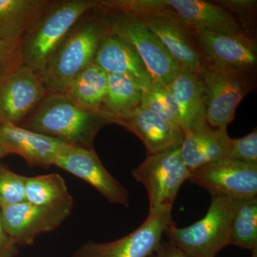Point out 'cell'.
Instances as JSON below:
<instances>
[{"label":"cell","mask_w":257,"mask_h":257,"mask_svg":"<svg viewBox=\"0 0 257 257\" xmlns=\"http://www.w3.org/2000/svg\"><path fill=\"white\" fill-rule=\"evenodd\" d=\"M109 33L107 14L98 8L79 19L40 73L49 92L62 93L71 81L94 63L102 39Z\"/></svg>","instance_id":"cell-1"},{"label":"cell","mask_w":257,"mask_h":257,"mask_svg":"<svg viewBox=\"0 0 257 257\" xmlns=\"http://www.w3.org/2000/svg\"><path fill=\"white\" fill-rule=\"evenodd\" d=\"M114 118L105 111L84 109L65 94L49 92L22 127L70 146L94 149L96 135Z\"/></svg>","instance_id":"cell-2"},{"label":"cell","mask_w":257,"mask_h":257,"mask_svg":"<svg viewBox=\"0 0 257 257\" xmlns=\"http://www.w3.org/2000/svg\"><path fill=\"white\" fill-rule=\"evenodd\" d=\"M97 5L94 0L50 1L24 35L20 45L23 64L40 73L74 24Z\"/></svg>","instance_id":"cell-3"},{"label":"cell","mask_w":257,"mask_h":257,"mask_svg":"<svg viewBox=\"0 0 257 257\" xmlns=\"http://www.w3.org/2000/svg\"><path fill=\"white\" fill-rule=\"evenodd\" d=\"M211 197L210 206L202 219L183 228L173 221L164 232L169 242L188 257H216L229 245L230 226L236 200Z\"/></svg>","instance_id":"cell-4"},{"label":"cell","mask_w":257,"mask_h":257,"mask_svg":"<svg viewBox=\"0 0 257 257\" xmlns=\"http://www.w3.org/2000/svg\"><path fill=\"white\" fill-rule=\"evenodd\" d=\"M197 74L204 89L207 124L226 128L239 103L254 89V73L204 62Z\"/></svg>","instance_id":"cell-5"},{"label":"cell","mask_w":257,"mask_h":257,"mask_svg":"<svg viewBox=\"0 0 257 257\" xmlns=\"http://www.w3.org/2000/svg\"><path fill=\"white\" fill-rule=\"evenodd\" d=\"M105 11L109 33L123 39L135 49L154 82L163 85L170 84L180 72V69L156 35L138 18Z\"/></svg>","instance_id":"cell-6"},{"label":"cell","mask_w":257,"mask_h":257,"mask_svg":"<svg viewBox=\"0 0 257 257\" xmlns=\"http://www.w3.org/2000/svg\"><path fill=\"white\" fill-rule=\"evenodd\" d=\"M190 171L184 165L180 147L147 155L133 170L135 180L145 186L150 210L158 207L173 208L182 184L189 180Z\"/></svg>","instance_id":"cell-7"},{"label":"cell","mask_w":257,"mask_h":257,"mask_svg":"<svg viewBox=\"0 0 257 257\" xmlns=\"http://www.w3.org/2000/svg\"><path fill=\"white\" fill-rule=\"evenodd\" d=\"M172 210L167 207L151 209L133 232L111 242L89 241L76 250L72 257H151L158 249L166 228L174 221Z\"/></svg>","instance_id":"cell-8"},{"label":"cell","mask_w":257,"mask_h":257,"mask_svg":"<svg viewBox=\"0 0 257 257\" xmlns=\"http://www.w3.org/2000/svg\"><path fill=\"white\" fill-rule=\"evenodd\" d=\"M189 180L207 189L211 197L235 200L257 197V165L221 159L193 170Z\"/></svg>","instance_id":"cell-9"},{"label":"cell","mask_w":257,"mask_h":257,"mask_svg":"<svg viewBox=\"0 0 257 257\" xmlns=\"http://www.w3.org/2000/svg\"><path fill=\"white\" fill-rule=\"evenodd\" d=\"M73 204L37 206L24 202L2 208L3 228L15 245H32L35 238L58 228L72 213Z\"/></svg>","instance_id":"cell-10"},{"label":"cell","mask_w":257,"mask_h":257,"mask_svg":"<svg viewBox=\"0 0 257 257\" xmlns=\"http://www.w3.org/2000/svg\"><path fill=\"white\" fill-rule=\"evenodd\" d=\"M54 165L87 182L111 204L128 207L127 189L108 172L94 149L66 145Z\"/></svg>","instance_id":"cell-11"},{"label":"cell","mask_w":257,"mask_h":257,"mask_svg":"<svg viewBox=\"0 0 257 257\" xmlns=\"http://www.w3.org/2000/svg\"><path fill=\"white\" fill-rule=\"evenodd\" d=\"M204 62L255 73L257 64L256 40L241 32L225 34L202 31L192 33Z\"/></svg>","instance_id":"cell-12"},{"label":"cell","mask_w":257,"mask_h":257,"mask_svg":"<svg viewBox=\"0 0 257 257\" xmlns=\"http://www.w3.org/2000/svg\"><path fill=\"white\" fill-rule=\"evenodd\" d=\"M48 93L38 74L21 64L0 83V121L20 126Z\"/></svg>","instance_id":"cell-13"},{"label":"cell","mask_w":257,"mask_h":257,"mask_svg":"<svg viewBox=\"0 0 257 257\" xmlns=\"http://www.w3.org/2000/svg\"><path fill=\"white\" fill-rule=\"evenodd\" d=\"M138 19L163 44L180 71L198 73L204 61L192 32L179 23L175 15H155Z\"/></svg>","instance_id":"cell-14"},{"label":"cell","mask_w":257,"mask_h":257,"mask_svg":"<svg viewBox=\"0 0 257 257\" xmlns=\"http://www.w3.org/2000/svg\"><path fill=\"white\" fill-rule=\"evenodd\" d=\"M66 144L42 134L0 121V147L10 155L22 157L30 167L47 168L54 162Z\"/></svg>","instance_id":"cell-15"},{"label":"cell","mask_w":257,"mask_h":257,"mask_svg":"<svg viewBox=\"0 0 257 257\" xmlns=\"http://www.w3.org/2000/svg\"><path fill=\"white\" fill-rule=\"evenodd\" d=\"M165 3L179 23L192 33L202 31L225 34L244 32L234 15L215 2L165 0Z\"/></svg>","instance_id":"cell-16"},{"label":"cell","mask_w":257,"mask_h":257,"mask_svg":"<svg viewBox=\"0 0 257 257\" xmlns=\"http://www.w3.org/2000/svg\"><path fill=\"white\" fill-rule=\"evenodd\" d=\"M114 124L136 135L145 145L147 155L180 147L184 140L183 132L179 126L141 106L115 119Z\"/></svg>","instance_id":"cell-17"},{"label":"cell","mask_w":257,"mask_h":257,"mask_svg":"<svg viewBox=\"0 0 257 257\" xmlns=\"http://www.w3.org/2000/svg\"><path fill=\"white\" fill-rule=\"evenodd\" d=\"M94 64L107 74L127 75L135 81L143 94L150 92L154 82L138 52L123 39L111 33L101 40Z\"/></svg>","instance_id":"cell-18"},{"label":"cell","mask_w":257,"mask_h":257,"mask_svg":"<svg viewBox=\"0 0 257 257\" xmlns=\"http://www.w3.org/2000/svg\"><path fill=\"white\" fill-rule=\"evenodd\" d=\"M230 140L226 128H215L206 124L184 135L180 146L184 165L191 172L206 164L227 158Z\"/></svg>","instance_id":"cell-19"},{"label":"cell","mask_w":257,"mask_h":257,"mask_svg":"<svg viewBox=\"0 0 257 257\" xmlns=\"http://www.w3.org/2000/svg\"><path fill=\"white\" fill-rule=\"evenodd\" d=\"M169 85L178 106L184 135L207 124L204 89L198 74L180 71Z\"/></svg>","instance_id":"cell-20"},{"label":"cell","mask_w":257,"mask_h":257,"mask_svg":"<svg viewBox=\"0 0 257 257\" xmlns=\"http://www.w3.org/2000/svg\"><path fill=\"white\" fill-rule=\"evenodd\" d=\"M50 0H0V40L20 49L25 32Z\"/></svg>","instance_id":"cell-21"},{"label":"cell","mask_w":257,"mask_h":257,"mask_svg":"<svg viewBox=\"0 0 257 257\" xmlns=\"http://www.w3.org/2000/svg\"><path fill=\"white\" fill-rule=\"evenodd\" d=\"M108 74L93 63L67 84L62 94L84 109L101 110L107 90Z\"/></svg>","instance_id":"cell-22"},{"label":"cell","mask_w":257,"mask_h":257,"mask_svg":"<svg viewBox=\"0 0 257 257\" xmlns=\"http://www.w3.org/2000/svg\"><path fill=\"white\" fill-rule=\"evenodd\" d=\"M143 92L138 83L125 74H108L107 90L102 109L115 119L141 106Z\"/></svg>","instance_id":"cell-23"},{"label":"cell","mask_w":257,"mask_h":257,"mask_svg":"<svg viewBox=\"0 0 257 257\" xmlns=\"http://www.w3.org/2000/svg\"><path fill=\"white\" fill-rule=\"evenodd\" d=\"M25 197L26 202L37 206L73 204L65 181L56 173L28 177Z\"/></svg>","instance_id":"cell-24"},{"label":"cell","mask_w":257,"mask_h":257,"mask_svg":"<svg viewBox=\"0 0 257 257\" xmlns=\"http://www.w3.org/2000/svg\"><path fill=\"white\" fill-rule=\"evenodd\" d=\"M257 248V197L236 200L230 226L229 245Z\"/></svg>","instance_id":"cell-25"},{"label":"cell","mask_w":257,"mask_h":257,"mask_svg":"<svg viewBox=\"0 0 257 257\" xmlns=\"http://www.w3.org/2000/svg\"><path fill=\"white\" fill-rule=\"evenodd\" d=\"M141 106L179 126L178 106L169 84L154 82L150 92L143 94Z\"/></svg>","instance_id":"cell-26"},{"label":"cell","mask_w":257,"mask_h":257,"mask_svg":"<svg viewBox=\"0 0 257 257\" xmlns=\"http://www.w3.org/2000/svg\"><path fill=\"white\" fill-rule=\"evenodd\" d=\"M27 178L0 165V209L26 202Z\"/></svg>","instance_id":"cell-27"},{"label":"cell","mask_w":257,"mask_h":257,"mask_svg":"<svg viewBox=\"0 0 257 257\" xmlns=\"http://www.w3.org/2000/svg\"><path fill=\"white\" fill-rule=\"evenodd\" d=\"M227 158L257 165L256 128L243 138H231Z\"/></svg>","instance_id":"cell-28"},{"label":"cell","mask_w":257,"mask_h":257,"mask_svg":"<svg viewBox=\"0 0 257 257\" xmlns=\"http://www.w3.org/2000/svg\"><path fill=\"white\" fill-rule=\"evenodd\" d=\"M216 3L228 10L238 20L243 31L246 33L248 23L254 18L256 11V1L253 0H224ZM247 34V33H246Z\"/></svg>","instance_id":"cell-29"},{"label":"cell","mask_w":257,"mask_h":257,"mask_svg":"<svg viewBox=\"0 0 257 257\" xmlns=\"http://www.w3.org/2000/svg\"><path fill=\"white\" fill-rule=\"evenodd\" d=\"M23 64L20 49L13 48L0 40V83Z\"/></svg>","instance_id":"cell-30"},{"label":"cell","mask_w":257,"mask_h":257,"mask_svg":"<svg viewBox=\"0 0 257 257\" xmlns=\"http://www.w3.org/2000/svg\"><path fill=\"white\" fill-rule=\"evenodd\" d=\"M17 253V245L10 239L3 228L0 209V257H15Z\"/></svg>","instance_id":"cell-31"},{"label":"cell","mask_w":257,"mask_h":257,"mask_svg":"<svg viewBox=\"0 0 257 257\" xmlns=\"http://www.w3.org/2000/svg\"><path fill=\"white\" fill-rule=\"evenodd\" d=\"M155 257H188L169 241H162Z\"/></svg>","instance_id":"cell-32"},{"label":"cell","mask_w":257,"mask_h":257,"mask_svg":"<svg viewBox=\"0 0 257 257\" xmlns=\"http://www.w3.org/2000/svg\"><path fill=\"white\" fill-rule=\"evenodd\" d=\"M8 155H10V154L8 153L6 150H5L3 147H0V160L4 158L5 157L8 156Z\"/></svg>","instance_id":"cell-33"},{"label":"cell","mask_w":257,"mask_h":257,"mask_svg":"<svg viewBox=\"0 0 257 257\" xmlns=\"http://www.w3.org/2000/svg\"><path fill=\"white\" fill-rule=\"evenodd\" d=\"M251 257H257V248H255L254 250H253Z\"/></svg>","instance_id":"cell-34"},{"label":"cell","mask_w":257,"mask_h":257,"mask_svg":"<svg viewBox=\"0 0 257 257\" xmlns=\"http://www.w3.org/2000/svg\"><path fill=\"white\" fill-rule=\"evenodd\" d=\"M151 257H155V254H154L153 256H152Z\"/></svg>","instance_id":"cell-35"}]
</instances>
